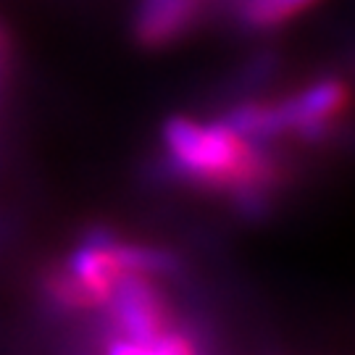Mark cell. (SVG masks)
<instances>
[{
	"label": "cell",
	"mask_w": 355,
	"mask_h": 355,
	"mask_svg": "<svg viewBox=\"0 0 355 355\" xmlns=\"http://www.w3.org/2000/svg\"><path fill=\"white\" fill-rule=\"evenodd\" d=\"M277 103L284 121V137L290 135L313 145L324 142L334 132V124L350 105V89L340 76H324Z\"/></svg>",
	"instance_id": "6da1fadb"
},
{
	"label": "cell",
	"mask_w": 355,
	"mask_h": 355,
	"mask_svg": "<svg viewBox=\"0 0 355 355\" xmlns=\"http://www.w3.org/2000/svg\"><path fill=\"white\" fill-rule=\"evenodd\" d=\"M108 308V324L114 334L127 340H150L171 329V308L153 277L124 274L116 284Z\"/></svg>",
	"instance_id": "7a4b0ae2"
},
{
	"label": "cell",
	"mask_w": 355,
	"mask_h": 355,
	"mask_svg": "<svg viewBox=\"0 0 355 355\" xmlns=\"http://www.w3.org/2000/svg\"><path fill=\"white\" fill-rule=\"evenodd\" d=\"M203 8L205 0H142L135 37L145 48L171 45L198 24Z\"/></svg>",
	"instance_id": "3957f363"
},
{
	"label": "cell",
	"mask_w": 355,
	"mask_h": 355,
	"mask_svg": "<svg viewBox=\"0 0 355 355\" xmlns=\"http://www.w3.org/2000/svg\"><path fill=\"white\" fill-rule=\"evenodd\" d=\"M114 253L127 274H145L153 279L179 277L184 268L182 258L174 250L158 248V245H142V242H129L119 237L114 242Z\"/></svg>",
	"instance_id": "277c9868"
},
{
	"label": "cell",
	"mask_w": 355,
	"mask_h": 355,
	"mask_svg": "<svg viewBox=\"0 0 355 355\" xmlns=\"http://www.w3.org/2000/svg\"><path fill=\"white\" fill-rule=\"evenodd\" d=\"M37 287L42 300L58 313H79V311H95L98 308V303L89 297V292L64 266V261L42 268Z\"/></svg>",
	"instance_id": "5b68a950"
},
{
	"label": "cell",
	"mask_w": 355,
	"mask_h": 355,
	"mask_svg": "<svg viewBox=\"0 0 355 355\" xmlns=\"http://www.w3.org/2000/svg\"><path fill=\"white\" fill-rule=\"evenodd\" d=\"M105 355H200V345L187 331L166 329L150 340H127L114 334L105 345Z\"/></svg>",
	"instance_id": "8992f818"
},
{
	"label": "cell",
	"mask_w": 355,
	"mask_h": 355,
	"mask_svg": "<svg viewBox=\"0 0 355 355\" xmlns=\"http://www.w3.org/2000/svg\"><path fill=\"white\" fill-rule=\"evenodd\" d=\"M229 11L237 26L248 32H266L287 24L300 8L290 0H229Z\"/></svg>",
	"instance_id": "52a82bcc"
},
{
	"label": "cell",
	"mask_w": 355,
	"mask_h": 355,
	"mask_svg": "<svg viewBox=\"0 0 355 355\" xmlns=\"http://www.w3.org/2000/svg\"><path fill=\"white\" fill-rule=\"evenodd\" d=\"M277 71V55L274 53H258L242 66L240 71V89H258L263 87Z\"/></svg>",
	"instance_id": "ba28073f"
},
{
	"label": "cell",
	"mask_w": 355,
	"mask_h": 355,
	"mask_svg": "<svg viewBox=\"0 0 355 355\" xmlns=\"http://www.w3.org/2000/svg\"><path fill=\"white\" fill-rule=\"evenodd\" d=\"M8 76H11V37L0 26V92H6Z\"/></svg>",
	"instance_id": "9c48e42d"
},
{
	"label": "cell",
	"mask_w": 355,
	"mask_h": 355,
	"mask_svg": "<svg viewBox=\"0 0 355 355\" xmlns=\"http://www.w3.org/2000/svg\"><path fill=\"white\" fill-rule=\"evenodd\" d=\"M8 234H11V221L6 216H0V245L8 240Z\"/></svg>",
	"instance_id": "30bf717a"
}]
</instances>
